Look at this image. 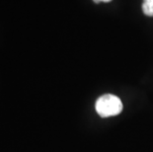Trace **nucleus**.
Wrapping results in <instances>:
<instances>
[{
	"mask_svg": "<svg viewBox=\"0 0 153 152\" xmlns=\"http://www.w3.org/2000/svg\"><path fill=\"white\" fill-rule=\"evenodd\" d=\"M142 12L145 15L152 17L153 16V0H143Z\"/></svg>",
	"mask_w": 153,
	"mask_h": 152,
	"instance_id": "obj_2",
	"label": "nucleus"
},
{
	"mask_svg": "<svg viewBox=\"0 0 153 152\" xmlns=\"http://www.w3.org/2000/svg\"><path fill=\"white\" fill-rule=\"evenodd\" d=\"M95 3H100V2H111L112 0H93Z\"/></svg>",
	"mask_w": 153,
	"mask_h": 152,
	"instance_id": "obj_3",
	"label": "nucleus"
},
{
	"mask_svg": "<svg viewBox=\"0 0 153 152\" xmlns=\"http://www.w3.org/2000/svg\"><path fill=\"white\" fill-rule=\"evenodd\" d=\"M95 109L100 117L110 118L120 115L123 112V106L118 96L113 94H105L97 99Z\"/></svg>",
	"mask_w": 153,
	"mask_h": 152,
	"instance_id": "obj_1",
	"label": "nucleus"
}]
</instances>
